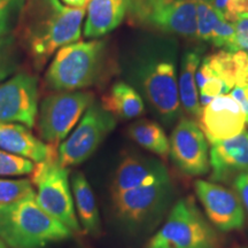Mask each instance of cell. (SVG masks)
Instances as JSON below:
<instances>
[{"mask_svg": "<svg viewBox=\"0 0 248 248\" xmlns=\"http://www.w3.org/2000/svg\"><path fill=\"white\" fill-rule=\"evenodd\" d=\"M23 12V38L36 64L80 37L85 8L70 7L60 0H30Z\"/></svg>", "mask_w": 248, "mask_h": 248, "instance_id": "1", "label": "cell"}, {"mask_svg": "<svg viewBox=\"0 0 248 248\" xmlns=\"http://www.w3.org/2000/svg\"><path fill=\"white\" fill-rule=\"evenodd\" d=\"M71 231L37 202L36 192L0 204V240L11 248H40L67 239Z\"/></svg>", "mask_w": 248, "mask_h": 248, "instance_id": "2", "label": "cell"}, {"mask_svg": "<svg viewBox=\"0 0 248 248\" xmlns=\"http://www.w3.org/2000/svg\"><path fill=\"white\" fill-rule=\"evenodd\" d=\"M105 43L75 42L59 49L46 71L47 85L55 91H77L89 88L100 76Z\"/></svg>", "mask_w": 248, "mask_h": 248, "instance_id": "3", "label": "cell"}, {"mask_svg": "<svg viewBox=\"0 0 248 248\" xmlns=\"http://www.w3.org/2000/svg\"><path fill=\"white\" fill-rule=\"evenodd\" d=\"M146 248H219V238L192 198H183Z\"/></svg>", "mask_w": 248, "mask_h": 248, "instance_id": "4", "label": "cell"}, {"mask_svg": "<svg viewBox=\"0 0 248 248\" xmlns=\"http://www.w3.org/2000/svg\"><path fill=\"white\" fill-rule=\"evenodd\" d=\"M31 182L37 187L36 199L39 206L70 231L79 232L80 224L70 190L68 168L61 166L53 156L44 162L36 163L31 173Z\"/></svg>", "mask_w": 248, "mask_h": 248, "instance_id": "5", "label": "cell"}, {"mask_svg": "<svg viewBox=\"0 0 248 248\" xmlns=\"http://www.w3.org/2000/svg\"><path fill=\"white\" fill-rule=\"evenodd\" d=\"M94 102L89 91H58L42 101L38 115V133L49 146H59Z\"/></svg>", "mask_w": 248, "mask_h": 248, "instance_id": "6", "label": "cell"}, {"mask_svg": "<svg viewBox=\"0 0 248 248\" xmlns=\"http://www.w3.org/2000/svg\"><path fill=\"white\" fill-rule=\"evenodd\" d=\"M138 79L147 101L164 123H172L181 115L175 54L147 60L139 69Z\"/></svg>", "mask_w": 248, "mask_h": 248, "instance_id": "7", "label": "cell"}, {"mask_svg": "<svg viewBox=\"0 0 248 248\" xmlns=\"http://www.w3.org/2000/svg\"><path fill=\"white\" fill-rule=\"evenodd\" d=\"M115 119L101 104L93 102L69 137L59 145L57 153L59 163L68 168L78 166L90 159L115 128Z\"/></svg>", "mask_w": 248, "mask_h": 248, "instance_id": "8", "label": "cell"}, {"mask_svg": "<svg viewBox=\"0 0 248 248\" xmlns=\"http://www.w3.org/2000/svg\"><path fill=\"white\" fill-rule=\"evenodd\" d=\"M129 11L142 26L187 38L197 37L194 0H130Z\"/></svg>", "mask_w": 248, "mask_h": 248, "instance_id": "9", "label": "cell"}, {"mask_svg": "<svg viewBox=\"0 0 248 248\" xmlns=\"http://www.w3.org/2000/svg\"><path fill=\"white\" fill-rule=\"evenodd\" d=\"M169 144L170 157L184 175L202 176L208 172V141L197 122L182 119L176 124Z\"/></svg>", "mask_w": 248, "mask_h": 248, "instance_id": "10", "label": "cell"}, {"mask_svg": "<svg viewBox=\"0 0 248 248\" xmlns=\"http://www.w3.org/2000/svg\"><path fill=\"white\" fill-rule=\"evenodd\" d=\"M38 115V82L35 76L20 73L0 84V122L35 126Z\"/></svg>", "mask_w": 248, "mask_h": 248, "instance_id": "11", "label": "cell"}, {"mask_svg": "<svg viewBox=\"0 0 248 248\" xmlns=\"http://www.w3.org/2000/svg\"><path fill=\"white\" fill-rule=\"evenodd\" d=\"M171 197V184L159 183L113 194L117 216L124 223L139 225L160 214Z\"/></svg>", "mask_w": 248, "mask_h": 248, "instance_id": "12", "label": "cell"}, {"mask_svg": "<svg viewBox=\"0 0 248 248\" xmlns=\"http://www.w3.org/2000/svg\"><path fill=\"white\" fill-rule=\"evenodd\" d=\"M195 194L203 206L209 222L219 231L239 230L245 223V210L237 193L208 181L194 184Z\"/></svg>", "mask_w": 248, "mask_h": 248, "instance_id": "13", "label": "cell"}, {"mask_svg": "<svg viewBox=\"0 0 248 248\" xmlns=\"http://www.w3.org/2000/svg\"><path fill=\"white\" fill-rule=\"evenodd\" d=\"M246 119L240 105L231 95L214 98L202 107L199 125L210 144L235 137L244 131Z\"/></svg>", "mask_w": 248, "mask_h": 248, "instance_id": "14", "label": "cell"}, {"mask_svg": "<svg viewBox=\"0 0 248 248\" xmlns=\"http://www.w3.org/2000/svg\"><path fill=\"white\" fill-rule=\"evenodd\" d=\"M212 145L209 163L213 181L228 183L248 172V131Z\"/></svg>", "mask_w": 248, "mask_h": 248, "instance_id": "15", "label": "cell"}, {"mask_svg": "<svg viewBox=\"0 0 248 248\" xmlns=\"http://www.w3.org/2000/svg\"><path fill=\"white\" fill-rule=\"evenodd\" d=\"M168 182H170L168 169L161 161L126 155L117 167L111 185V194Z\"/></svg>", "mask_w": 248, "mask_h": 248, "instance_id": "16", "label": "cell"}, {"mask_svg": "<svg viewBox=\"0 0 248 248\" xmlns=\"http://www.w3.org/2000/svg\"><path fill=\"white\" fill-rule=\"evenodd\" d=\"M0 148L35 163L54 156L53 147L37 138L28 126L18 123L0 122Z\"/></svg>", "mask_w": 248, "mask_h": 248, "instance_id": "17", "label": "cell"}, {"mask_svg": "<svg viewBox=\"0 0 248 248\" xmlns=\"http://www.w3.org/2000/svg\"><path fill=\"white\" fill-rule=\"evenodd\" d=\"M129 4L130 0H91L88 5L84 36L97 38L113 31L125 17Z\"/></svg>", "mask_w": 248, "mask_h": 248, "instance_id": "18", "label": "cell"}, {"mask_svg": "<svg viewBox=\"0 0 248 248\" xmlns=\"http://www.w3.org/2000/svg\"><path fill=\"white\" fill-rule=\"evenodd\" d=\"M73 198L76 215L83 230L89 234H97L100 231V216L94 193L84 173L76 172L71 178Z\"/></svg>", "mask_w": 248, "mask_h": 248, "instance_id": "19", "label": "cell"}, {"mask_svg": "<svg viewBox=\"0 0 248 248\" xmlns=\"http://www.w3.org/2000/svg\"><path fill=\"white\" fill-rule=\"evenodd\" d=\"M201 62V51L199 49H192L184 54L182 60L181 75L178 80V91L179 100L183 108L188 115L200 119L202 107L200 105V99L198 95L197 75L198 68Z\"/></svg>", "mask_w": 248, "mask_h": 248, "instance_id": "20", "label": "cell"}, {"mask_svg": "<svg viewBox=\"0 0 248 248\" xmlns=\"http://www.w3.org/2000/svg\"><path fill=\"white\" fill-rule=\"evenodd\" d=\"M101 106L117 119L131 120L140 116L145 110L140 94L131 85L119 82L102 97Z\"/></svg>", "mask_w": 248, "mask_h": 248, "instance_id": "21", "label": "cell"}, {"mask_svg": "<svg viewBox=\"0 0 248 248\" xmlns=\"http://www.w3.org/2000/svg\"><path fill=\"white\" fill-rule=\"evenodd\" d=\"M129 136L139 146L152 153L160 156H166L169 154V140L166 132L156 122L150 120H139L130 125Z\"/></svg>", "mask_w": 248, "mask_h": 248, "instance_id": "22", "label": "cell"}, {"mask_svg": "<svg viewBox=\"0 0 248 248\" xmlns=\"http://www.w3.org/2000/svg\"><path fill=\"white\" fill-rule=\"evenodd\" d=\"M212 76L222 79L231 89L235 85V61L232 52L219 51L209 55L201 64Z\"/></svg>", "mask_w": 248, "mask_h": 248, "instance_id": "23", "label": "cell"}, {"mask_svg": "<svg viewBox=\"0 0 248 248\" xmlns=\"http://www.w3.org/2000/svg\"><path fill=\"white\" fill-rule=\"evenodd\" d=\"M36 163L26 157L8 153L0 148V177H16L31 175Z\"/></svg>", "mask_w": 248, "mask_h": 248, "instance_id": "24", "label": "cell"}, {"mask_svg": "<svg viewBox=\"0 0 248 248\" xmlns=\"http://www.w3.org/2000/svg\"><path fill=\"white\" fill-rule=\"evenodd\" d=\"M26 8V0H0V37L11 35Z\"/></svg>", "mask_w": 248, "mask_h": 248, "instance_id": "25", "label": "cell"}, {"mask_svg": "<svg viewBox=\"0 0 248 248\" xmlns=\"http://www.w3.org/2000/svg\"><path fill=\"white\" fill-rule=\"evenodd\" d=\"M35 193L31 179L0 178V204L11 203Z\"/></svg>", "mask_w": 248, "mask_h": 248, "instance_id": "26", "label": "cell"}, {"mask_svg": "<svg viewBox=\"0 0 248 248\" xmlns=\"http://www.w3.org/2000/svg\"><path fill=\"white\" fill-rule=\"evenodd\" d=\"M210 42L216 47H224L225 51L235 53V29L233 23L226 21L218 14L214 23Z\"/></svg>", "mask_w": 248, "mask_h": 248, "instance_id": "27", "label": "cell"}, {"mask_svg": "<svg viewBox=\"0 0 248 248\" xmlns=\"http://www.w3.org/2000/svg\"><path fill=\"white\" fill-rule=\"evenodd\" d=\"M218 13L208 1H197V38L210 42L214 23Z\"/></svg>", "mask_w": 248, "mask_h": 248, "instance_id": "28", "label": "cell"}, {"mask_svg": "<svg viewBox=\"0 0 248 248\" xmlns=\"http://www.w3.org/2000/svg\"><path fill=\"white\" fill-rule=\"evenodd\" d=\"M16 64V51L13 36L0 37V82L13 73Z\"/></svg>", "mask_w": 248, "mask_h": 248, "instance_id": "29", "label": "cell"}, {"mask_svg": "<svg viewBox=\"0 0 248 248\" xmlns=\"http://www.w3.org/2000/svg\"><path fill=\"white\" fill-rule=\"evenodd\" d=\"M210 4L217 13L232 23L239 14L248 12V0H212Z\"/></svg>", "mask_w": 248, "mask_h": 248, "instance_id": "30", "label": "cell"}, {"mask_svg": "<svg viewBox=\"0 0 248 248\" xmlns=\"http://www.w3.org/2000/svg\"><path fill=\"white\" fill-rule=\"evenodd\" d=\"M233 26L235 29V52L243 51L248 54V12L239 14Z\"/></svg>", "mask_w": 248, "mask_h": 248, "instance_id": "31", "label": "cell"}, {"mask_svg": "<svg viewBox=\"0 0 248 248\" xmlns=\"http://www.w3.org/2000/svg\"><path fill=\"white\" fill-rule=\"evenodd\" d=\"M233 188L241 201L245 214L248 216V172L241 173L233 179Z\"/></svg>", "mask_w": 248, "mask_h": 248, "instance_id": "32", "label": "cell"}, {"mask_svg": "<svg viewBox=\"0 0 248 248\" xmlns=\"http://www.w3.org/2000/svg\"><path fill=\"white\" fill-rule=\"evenodd\" d=\"M231 97L240 105L248 124V84H237L231 90Z\"/></svg>", "mask_w": 248, "mask_h": 248, "instance_id": "33", "label": "cell"}, {"mask_svg": "<svg viewBox=\"0 0 248 248\" xmlns=\"http://www.w3.org/2000/svg\"><path fill=\"white\" fill-rule=\"evenodd\" d=\"M64 4L70 6V7H76V8H85L86 5H89V2L91 0H62Z\"/></svg>", "mask_w": 248, "mask_h": 248, "instance_id": "34", "label": "cell"}, {"mask_svg": "<svg viewBox=\"0 0 248 248\" xmlns=\"http://www.w3.org/2000/svg\"><path fill=\"white\" fill-rule=\"evenodd\" d=\"M0 248H7V247H6V245L2 243L1 240H0Z\"/></svg>", "mask_w": 248, "mask_h": 248, "instance_id": "35", "label": "cell"}, {"mask_svg": "<svg viewBox=\"0 0 248 248\" xmlns=\"http://www.w3.org/2000/svg\"><path fill=\"white\" fill-rule=\"evenodd\" d=\"M194 1H208V2H210L212 0H194Z\"/></svg>", "mask_w": 248, "mask_h": 248, "instance_id": "36", "label": "cell"}, {"mask_svg": "<svg viewBox=\"0 0 248 248\" xmlns=\"http://www.w3.org/2000/svg\"><path fill=\"white\" fill-rule=\"evenodd\" d=\"M239 248H248V247H239Z\"/></svg>", "mask_w": 248, "mask_h": 248, "instance_id": "37", "label": "cell"}, {"mask_svg": "<svg viewBox=\"0 0 248 248\" xmlns=\"http://www.w3.org/2000/svg\"><path fill=\"white\" fill-rule=\"evenodd\" d=\"M247 69H248V66H247Z\"/></svg>", "mask_w": 248, "mask_h": 248, "instance_id": "38", "label": "cell"}]
</instances>
